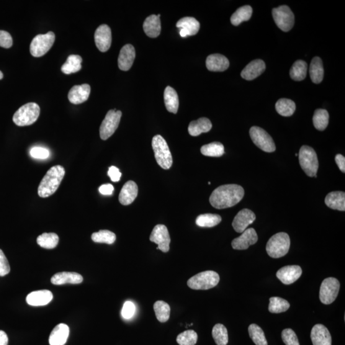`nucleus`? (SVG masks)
<instances>
[{
  "mask_svg": "<svg viewBox=\"0 0 345 345\" xmlns=\"http://www.w3.org/2000/svg\"><path fill=\"white\" fill-rule=\"evenodd\" d=\"M244 196V189L236 184L223 185L218 187L212 193L210 203L217 209L233 207L240 202Z\"/></svg>",
  "mask_w": 345,
  "mask_h": 345,
  "instance_id": "nucleus-1",
  "label": "nucleus"
},
{
  "mask_svg": "<svg viewBox=\"0 0 345 345\" xmlns=\"http://www.w3.org/2000/svg\"><path fill=\"white\" fill-rule=\"evenodd\" d=\"M65 174L63 167L60 165L51 167L38 185V196L40 198H48L53 195L60 186Z\"/></svg>",
  "mask_w": 345,
  "mask_h": 345,
  "instance_id": "nucleus-2",
  "label": "nucleus"
},
{
  "mask_svg": "<svg viewBox=\"0 0 345 345\" xmlns=\"http://www.w3.org/2000/svg\"><path fill=\"white\" fill-rule=\"evenodd\" d=\"M290 247V239L287 233L281 232L275 234L268 241L266 250L269 256L279 258L288 253Z\"/></svg>",
  "mask_w": 345,
  "mask_h": 345,
  "instance_id": "nucleus-3",
  "label": "nucleus"
},
{
  "mask_svg": "<svg viewBox=\"0 0 345 345\" xmlns=\"http://www.w3.org/2000/svg\"><path fill=\"white\" fill-rule=\"evenodd\" d=\"M39 105L34 102L23 105L13 116V122L19 127L32 125L39 117Z\"/></svg>",
  "mask_w": 345,
  "mask_h": 345,
  "instance_id": "nucleus-4",
  "label": "nucleus"
},
{
  "mask_svg": "<svg viewBox=\"0 0 345 345\" xmlns=\"http://www.w3.org/2000/svg\"><path fill=\"white\" fill-rule=\"evenodd\" d=\"M152 145L155 154L157 163L162 168L168 169L172 164V158L168 144L161 135L154 136Z\"/></svg>",
  "mask_w": 345,
  "mask_h": 345,
  "instance_id": "nucleus-5",
  "label": "nucleus"
},
{
  "mask_svg": "<svg viewBox=\"0 0 345 345\" xmlns=\"http://www.w3.org/2000/svg\"><path fill=\"white\" fill-rule=\"evenodd\" d=\"M220 280V275L217 272L207 270L190 277L187 281V285L193 290H209L217 286Z\"/></svg>",
  "mask_w": 345,
  "mask_h": 345,
  "instance_id": "nucleus-6",
  "label": "nucleus"
},
{
  "mask_svg": "<svg viewBox=\"0 0 345 345\" xmlns=\"http://www.w3.org/2000/svg\"><path fill=\"white\" fill-rule=\"evenodd\" d=\"M299 163L304 171L308 176L316 178L318 169V160L316 152L313 148L304 145L298 154Z\"/></svg>",
  "mask_w": 345,
  "mask_h": 345,
  "instance_id": "nucleus-7",
  "label": "nucleus"
},
{
  "mask_svg": "<svg viewBox=\"0 0 345 345\" xmlns=\"http://www.w3.org/2000/svg\"><path fill=\"white\" fill-rule=\"evenodd\" d=\"M55 41V35L52 32L36 36L31 42L30 47L31 55L34 57H41L45 55L52 48Z\"/></svg>",
  "mask_w": 345,
  "mask_h": 345,
  "instance_id": "nucleus-8",
  "label": "nucleus"
},
{
  "mask_svg": "<svg viewBox=\"0 0 345 345\" xmlns=\"http://www.w3.org/2000/svg\"><path fill=\"white\" fill-rule=\"evenodd\" d=\"M122 113L120 111L110 110L100 127V137L102 140L110 138L117 130Z\"/></svg>",
  "mask_w": 345,
  "mask_h": 345,
  "instance_id": "nucleus-9",
  "label": "nucleus"
},
{
  "mask_svg": "<svg viewBox=\"0 0 345 345\" xmlns=\"http://www.w3.org/2000/svg\"><path fill=\"white\" fill-rule=\"evenodd\" d=\"M272 16L275 24L283 32H288L294 25V15L287 5H282L273 9Z\"/></svg>",
  "mask_w": 345,
  "mask_h": 345,
  "instance_id": "nucleus-10",
  "label": "nucleus"
},
{
  "mask_svg": "<svg viewBox=\"0 0 345 345\" xmlns=\"http://www.w3.org/2000/svg\"><path fill=\"white\" fill-rule=\"evenodd\" d=\"M340 288V283L334 277H328L323 281L320 290V299L324 305H331L336 300Z\"/></svg>",
  "mask_w": 345,
  "mask_h": 345,
  "instance_id": "nucleus-11",
  "label": "nucleus"
},
{
  "mask_svg": "<svg viewBox=\"0 0 345 345\" xmlns=\"http://www.w3.org/2000/svg\"><path fill=\"white\" fill-rule=\"evenodd\" d=\"M249 135L256 146L266 153H273L275 150L274 140L266 131L262 128L254 126L250 128Z\"/></svg>",
  "mask_w": 345,
  "mask_h": 345,
  "instance_id": "nucleus-12",
  "label": "nucleus"
},
{
  "mask_svg": "<svg viewBox=\"0 0 345 345\" xmlns=\"http://www.w3.org/2000/svg\"><path fill=\"white\" fill-rule=\"evenodd\" d=\"M150 241L158 244V249L167 253L169 250V244L171 243L170 236L168 228L163 225H158L154 227L152 231Z\"/></svg>",
  "mask_w": 345,
  "mask_h": 345,
  "instance_id": "nucleus-13",
  "label": "nucleus"
},
{
  "mask_svg": "<svg viewBox=\"0 0 345 345\" xmlns=\"http://www.w3.org/2000/svg\"><path fill=\"white\" fill-rule=\"evenodd\" d=\"M94 38L95 45L99 50L103 53L106 52L109 50L112 42L110 28L107 25H100L95 31Z\"/></svg>",
  "mask_w": 345,
  "mask_h": 345,
  "instance_id": "nucleus-14",
  "label": "nucleus"
},
{
  "mask_svg": "<svg viewBox=\"0 0 345 345\" xmlns=\"http://www.w3.org/2000/svg\"><path fill=\"white\" fill-rule=\"evenodd\" d=\"M258 235L254 228L246 229L239 238L234 239L231 246L236 250H245L258 241Z\"/></svg>",
  "mask_w": 345,
  "mask_h": 345,
  "instance_id": "nucleus-15",
  "label": "nucleus"
},
{
  "mask_svg": "<svg viewBox=\"0 0 345 345\" xmlns=\"http://www.w3.org/2000/svg\"><path fill=\"white\" fill-rule=\"evenodd\" d=\"M256 220V215L253 211L244 208L239 212L234 218L232 226L238 233H243L249 225Z\"/></svg>",
  "mask_w": 345,
  "mask_h": 345,
  "instance_id": "nucleus-16",
  "label": "nucleus"
},
{
  "mask_svg": "<svg viewBox=\"0 0 345 345\" xmlns=\"http://www.w3.org/2000/svg\"><path fill=\"white\" fill-rule=\"evenodd\" d=\"M303 270L298 265H288L282 268L276 273V276L283 284L289 285L299 279Z\"/></svg>",
  "mask_w": 345,
  "mask_h": 345,
  "instance_id": "nucleus-17",
  "label": "nucleus"
},
{
  "mask_svg": "<svg viewBox=\"0 0 345 345\" xmlns=\"http://www.w3.org/2000/svg\"><path fill=\"white\" fill-rule=\"evenodd\" d=\"M176 26L180 29V35L182 37L195 35L199 32L200 28V23L191 17L182 18L177 22Z\"/></svg>",
  "mask_w": 345,
  "mask_h": 345,
  "instance_id": "nucleus-18",
  "label": "nucleus"
},
{
  "mask_svg": "<svg viewBox=\"0 0 345 345\" xmlns=\"http://www.w3.org/2000/svg\"><path fill=\"white\" fill-rule=\"evenodd\" d=\"M136 57V51L134 46L126 45L121 49L118 59V68L120 70L127 71L133 66Z\"/></svg>",
  "mask_w": 345,
  "mask_h": 345,
  "instance_id": "nucleus-19",
  "label": "nucleus"
},
{
  "mask_svg": "<svg viewBox=\"0 0 345 345\" xmlns=\"http://www.w3.org/2000/svg\"><path fill=\"white\" fill-rule=\"evenodd\" d=\"M311 339L313 345H332L330 333L326 327L316 324L311 332Z\"/></svg>",
  "mask_w": 345,
  "mask_h": 345,
  "instance_id": "nucleus-20",
  "label": "nucleus"
},
{
  "mask_svg": "<svg viewBox=\"0 0 345 345\" xmlns=\"http://www.w3.org/2000/svg\"><path fill=\"white\" fill-rule=\"evenodd\" d=\"M91 88L89 84H83L74 86L68 94V99L72 104H79L86 102L90 96Z\"/></svg>",
  "mask_w": 345,
  "mask_h": 345,
  "instance_id": "nucleus-21",
  "label": "nucleus"
},
{
  "mask_svg": "<svg viewBox=\"0 0 345 345\" xmlns=\"http://www.w3.org/2000/svg\"><path fill=\"white\" fill-rule=\"evenodd\" d=\"M265 68L266 66L264 61L258 59L252 61L242 71V78L248 81L253 80L264 73Z\"/></svg>",
  "mask_w": 345,
  "mask_h": 345,
  "instance_id": "nucleus-22",
  "label": "nucleus"
},
{
  "mask_svg": "<svg viewBox=\"0 0 345 345\" xmlns=\"http://www.w3.org/2000/svg\"><path fill=\"white\" fill-rule=\"evenodd\" d=\"M53 298V293L50 290H37L27 295V303L32 306H43L48 305Z\"/></svg>",
  "mask_w": 345,
  "mask_h": 345,
  "instance_id": "nucleus-23",
  "label": "nucleus"
},
{
  "mask_svg": "<svg viewBox=\"0 0 345 345\" xmlns=\"http://www.w3.org/2000/svg\"><path fill=\"white\" fill-rule=\"evenodd\" d=\"M138 187L134 181H128L123 185L119 195V202L123 205H128L133 203L137 197Z\"/></svg>",
  "mask_w": 345,
  "mask_h": 345,
  "instance_id": "nucleus-24",
  "label": "nucleus"
},
{
  "mask_svg": "<svg viewBox=\"0 0 345 345\" xmlns=\"http://www.w3.org/2000/svg\"><path fill=\"white\" fill-rule=\"evenodd\" d=\"M206 66L208 71L223 72L228 69L230 62L225 56L220 54H212L208 56L206 60Z\"/></svg>",
  "mask_w": 345,
  "mask_h": 345,
  "instance_id": "nucleus-25",
  "label": "nucleus"
},
{
  "mask_svg": "<svg viewBox=\"0 0 345 345\" xmlns=\"http://www.w3.org/2000/svg\"><path fill=\"white\" fill-rule=\"evenodd\" d=\"M82 275L76 272H59L51 277V282L55 285L69 284H79L83 282Z\"/></svg>",
  "mask_w": 345,
  "mask_h": 345,
  "instance_id": "nucleus-26",
  "label": "nucleus"
},
{
  "mask_svg": "<svg viewBox=\"0 0 345 345\" xmlns=\"http://www.w3.org/2000/svg\"><path fill=\"white\" fill-rule=\"evenodd\" d=\"M69 328L65 324H60L53 329L49 342L50 345H65L69 336Z\"/></svg>",
  "mask_w": 345,
  "mask_h": 345,
  "instance_id": "nucleus-27",
  "label": "nucleus"
},
{
  "mask_svg": "<svg viewBox=\"0 0 345 345\" xmlns=\"http://www.w3.org/2000/svg\"><path fill=\"white\" fill-rule=\"evenodd\" d=\"M144 32L148 37L156 38L160 35L161 24L160 18L156 15H151L143 23Z\"/></svg>",
  "mask_w": 345,
  "mask_h": 345,
  "instance_id": "nucleus-28",
  "label": "nucleus"
},
{
  "mask_svg": "<svg viewBox=\"0 0 345 345\" xmlns=\"http://www.w3.org/2000/svg\"><path fill=\"white\" fill-rule=\"evenodd\" d=\"M212 127V123L207 118H200L189 123L188 131L192 136H198L202 133H208Z\"/></svg>",
  "mask_w": 345,
  "mask_h": 345,
  "instance_id": "nucleus-29",
  "label": "nucleus"
},
{
  "mask_svg": "<svg viewBox=\"0 0 345 345\" xmlns=\"http://www.w3.org/2000/svg\"><path fill=\"white\" fill-rule=\"evenodd\" d=\"M325 203L332 209L344 211L345 193L342 191L331 192L327 195Z\"/></svg>",
  "mask_w": 345,
  "mask_h": 345,
  "instance_id": "nucleus-30",
  "label": "nucleus"
},
{
  "mask_svg": "<svg viewBox=\"0 0 345 345\" xmlns=\"http://www.w3.org/2000/svg\"><path fill=\"white\" fill-rule=\"evenodd\" d=\"M164 99L167 110L176 114L179 106V96L177 92L171 87H167L164 90Z\"/></svg>",
  "mask_w": 345,
  "mask_h": 345,
  "instance_id": "nucleus-31",
  "label": "nucleus"
},
{
  "mask_svg": "<svg viewBox=\"0 0 345 345\" xmlns=\"http://www.w3.org/2000/svg\"><path fill=\"white\" fill-rule=\"evenodd\" d=\"M310 75L311 81L314 83L318 84L322 81L324 75V71L322 61L321 58H313L311 61L310 68Z\"/></svg>",
  "mask_w": 345,
  "mask_h": 345,
  "instance_id": "nucleus-32",
  "label": "nucleus"
},
{
  "mask_svg": "<svg viewBox=\"0 0 345 345\" xmlns=\"http://www.w3.org/2000/svg\"><path fill=\"white\" fill-rule=\"evenodd\" d=\"M83 61L81 56L71 55L69 56L66 62L61 67V70L66 74L78 73L81 69V63Z\"/></svg>",
  "mask_w": 345,
  "mask_h": 345,
  "instance_id": "nucleus-33",
  "label": "nucleus"
},
{
  "mask_svg": "<svg viewBox=\"0 0 345 345\" xmlns=\"http://www.w3.org/2000/svg\"><path fill=\"white\" fill-rule=\"evenodd\" d=\"M253 9L249 5L239 8L231 17V23L234 26H238L244 21L250 19Z\"/></svg>",
  "mask_w": 345,
  "mask_h": 345,
  "instance_id": "nucleus-34",
  "label": "nucleus"
},
{
  "mask_svg": "<svg viewBox=\"0 0 345 345\" xmlns=\"http://www.w3.org/2000/svg\"><path fill=\"white\" fill-rule=\"evenodd\" d=\"M308 64L303 60H297L293 64L290 69V75L291 78L294 81H300L304 80L307 75Z\"/></svg>",
  "mask_w": 345,
  "mask_h": 345,
  "instance_id": "nucleus-35",
  "label": "nucleus"
},
{
  "mask_svg": "<svg viewBox=\"0 0 345 345\" xmlns=\"http://www.w3.org/2000/svg\"><path fill=\"white\" fill-rule=\"evenodd\" d=\"M277 112L283 117H290L294 113L296 105L293 100L288 99H281L275 104Z\"/></svg>",
  "mask_w": 345,
  "mask_h": 345,
  "instance_id": "nucleus-36",
  "label": "nucleus"
},
{
  "mask_svg": "<svg viewBox=\"0 0 345 345\" xmlns=\"http://www.w3.org/2000/svg\"><path fill=\"white\" fill-rule=\"evenodd\" d=\"M221 220L222 219L220 215L205 213L198 216L196 224L200 227L212 228L219 225Z\"/></svg>",
  "mask_w": 345,
  "mask_h": 345,
  "instance_id": "nucleus-37",
  "label": "nucleus"
},
{
  "mask_svg": "<svg viewBox=\"0 0 345 345\" xmlns=\"http://www.w3.org/2000/svg\"><path fill=\"white\" fill-rule=\"evenodd\" d=\"M157 319L161 323L166 322L170 316L171 309L168 303L158 300L154 305Z\"/></svg>",
  "mask_w": 345,
  "mask_h": 345,
  "instance_id": "nucleus-38",
  "label": "nucleus"
},
{
  "mask_svg": "<svg viewBox=\"0 0 345 345\" xmlns=\"http://www.w3.org/2000/svg\"><path fill=\"white\" fill-rule=\"evenodd\" d=\"M37 242L41 248L54 249L58 245L59 236L55 233H44L38 236Z\"/></svg>",
  "mask_w": 345,
  "mask_h": 345,
  "instance_id": "nucleus-39",
  "label": "nucleus"
},
{
  "mask_svg": "<svg viewBox=\"0 0 345 345\" xmlns=\"http://www.w3.org/2000/svg\"><path fill=\"white\" fill-rule=\"evenodd\" d=\"M329 119L328 111L323 109L316 110L313 118L314 126L318 131H324L328 127Z\"/></svg>",
  "mask_w": 345,
  "mask_h": 345,
  "instance_id": "nucleus-40",
  "label": "nucleus"
},
{
  "mask_svg": "<svg viewBox=\"0 0 345 345\" xmlns=\"http://www.w3.org/2000/svg\"><path fill=\"white\" fill-rule=\"evenodd\" d=\"M201 153L203 156L208 157H221L225 154V147L222 143L213 142L208 145H203L201 148Z\"/></svg>",
  "mask_w": 345,
  "mask_h": 345,
  "instance_id": "nucleus-41",
  "label": "nucleus"
},
{
  "mask_svg": "<svg viewBox=\"0 0 345 345\" xmlns=\"http://www.w3.org/2000/svg\"><path fill=\"white\" fill-rule=\"evenodd\" d=\"M212 337L217 345H226L228 343L227 329L223 324H218L212 329Z\"/></svg>",
  "mask_w": 345,
  "mask_h": 345,
  "instance_id": "nucleus-42",
  "label": "nucleus"
},
{
  "mask_svg": "<svg viewBox=\"0 0 345 345\" xmlns=\"http://www.w3.org/2000/svg\"><path fill=\"white\" fill-rule=\"evenodd\" d=\"M249 336L256 345H268L266 337L262 329L256 324H251L248 328Z\"/></svg>",
  "mask_w": 345,
  "mask_h": 345,
  "instance_id": "nucleus-43",
  "label": "nucleus"
},
{
  "mask_svg": "<svg viewBox=\"0 0 345 345\" xmlns=\"http://www.w3.org/2000/svg\"><path fill=\"white\" fill-rule=\"evenodd\" d=\"M290 303L282 298L273 297L270 298L269 311L271 313L285 312L290 308Z\"/></svg>",
  "mask_w": 345,
  "mask_h": 345,
  "instance_id": "nucleus-44",
  "label": "nucleus"
},
{
  "mask_svg": "<svg viewBox=\"0 0 345 345\" xmlns=\"http://www.w3.org/2000/svg\"><path fill=\"white\" fill-rule=\"evenodd\" d=\"M117 236L114 233L109 230H100L92 234V241L96 243L113 244L115 243Z\"/></svg>",
  "mask_w": 345,
  "mask_h": 345,
  "instance_id": "nucleus-45",
  "label": "nucleus"
},
{
  "mask_svg": "<svg viewBox=\"0 0 345 345\" xmlns=\"http://www.w3.org/2000/svg\"><path fill=\"white\" fill-rule=\"evenodd\" d=\"M197 341L198 334L193 330L183 332L177 338V342L179 345H195Z\"/></svg>",
  "mask_w": 345,
  "mask_h": 345,
  "instance_id": "nucleus-46",
  "label": "nucleus"
},
{
  "mask_svg": "<svg viewBox=\"0 0 345 345\" xmlns=\"http://www.w3.org/2000/svg\"><path fill=\"white\" fill-rule=\"evenodd\" d=\"M282 338L286 345H300L297 336L292 329H284L282 332Z\"/></svg>",
  "mask_w": 345,
  "mask_h": 345,
  "instance_id": "nucleus-47",
  "label": "nucleus"
},
{
  "mask_svg": "<svg viewBox=\"0 0 345 345\" xmlns=\"http://www.w3.org/2000/svg\"><path fill=\"white\" fill-rule=\"evenodd\" d=\"M30 155L33 158L46 159L49 158L50 153L48 149L37 146V147H33L31 149Z\"/></svg>",
  "mask_w": 345,
  "mask_h": 345,
  "instance_id": "nucleus-48",
  "label": "nucleus"
},
{
  "mask_svg": "<svg viewBox=\"0 0 345 345\" xmlns=\"http://www.w3.org/2000/svg\"><path fill=\"white\" fill-rule=\"evenodd\" d=\"M135 305L131 301H127L123 305L122 310V315L125 319H130L135 315Z\"/></svg>",
  "mask_w": 345,
  "mask_h": 345,
  "instance_id": "nucleus-49",
  "label": "nucleus"
},
{
  "mask_svg": "<svg viewBox=\"0 0 345 345\" xmlns=\"http://www.w3.org/2000/svg\"><path fill=\"white\" fill-rule=\"evenodd\" d=\"M10 271V267L8 260L4 252L0 249V276L4 277Z\"/></svg>",
  "mask_w": 345,
  "mask_h": 345,
  "instance_id": "nucleus-50",
  "label": "nucleus"
},
{
  "mask_svg": "<svg viewBox=\"0 0 345 345\" xmlns=\"http://www.w3.org/2000/svg\"><path fill=\"white\" fill-rule=\"evenodd\" d=\"M13 44L12 38L9 33L4 30H0V47L10 48Z\"/></svg>",
  "mask_w": 345,
  "mask_h": 345,
  "instance_id": "nucleus-51",
  "label": "nucleus"
},
{
  "mask_svg": "<svg viewBox=\"0 0 345 345\" xmlns=\"http://www.w3.org/2000/svg\"><path fill=\"white\" fill-rule=\"evenodd\" d=\"M107 175L110 177L111 180L113 182H118L120 181L122 174L119 169L115 166L110 167L109 170L107 172Z\"/></svg>",
  "mask_w": 345,
  "mask_h": 345,
  "instance_id": "nucleus-52",
  "label": "nucleus"
},
{
  "mask_svg": "<svg viewBox=\"0 0 345 345\" xmlns=\"http://www.w3.org/2000/svg\"><path fill=\"white\" fill-rule=\"evenodd\" d=\"M99 190L100 194L103 195H112L114 190V187L110 184H104L100 186Z\"/></svg>",
  "mask_w": 345,
  "mask_h": 345,
  "instance_id": "nucleus-53",
  "label": "nucleus"
},
{
  "mask_svg": "<svg viewBox=\"0 0 345 345\" xmlns=\"http://www.w3.org/2000/svg\"><path fill=\"white\" fill-rule=\"evenodd\" d=\"M336 163L337 165L339 167V169L343 172H345V158L343 156L341 155V154H338L336 155L335 158Z\"/></svg>",
  "mask_w": 345,
  "mask_h": 345,
  "instance_id": "nucleus-54",
  "label": "nucleus"
},
{
  "mask_svg": "<svg viewBox=\"0 0 345 345\" xmlns=\"http://www.w3.org/2000/svg\"><path fill=\"white\" fill-rule=\"evenodd\" d=\"M9 338L4 331H0V345H8Z\"/></svg>",
  "mask_w": 345,
  "mask_h": 345,
  "instance_id": "nucleus-55",
  "label": "nucleus"
},
{
  "mask_svg": "<svg viewBox=\"0 0 345 345\" xmlns=\"http://www.w3.org/2000/svg\"><path fill=\"white\" fill-rule=\"evenodd\" d=\"M4 78V74L2 73V71H0V80Z\"/></svg>",
  "mask_w": 345,
  "mask_h": 345,
  "instance_id": "nucleus-56",
  "label": "nucleus"
},
{
  "mask_svg": "<svg viewBox=\"0 0 345 345\" xmlns=\"http://www.w3.org/2000/svg\"><path fill=\"white\" fill-rule=\"evenodd\" d=\"M298 156V154H295V156Z\"/></svg>",
  "mask_w": 345,
  "mask_h": 345,
  "instance_id": "nucleus-57",
  "label": "nucleus"
}]
</instances>
